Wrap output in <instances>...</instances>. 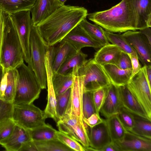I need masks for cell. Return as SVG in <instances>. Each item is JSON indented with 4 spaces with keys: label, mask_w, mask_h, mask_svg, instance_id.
<instances>
[{
    "label": "cell",
    "mask_w": 151,
    "mask_h": 151,
    "mask_svg": "<svg viewBox=\"0 0 151 151\" xmlns=\"http://www.w3.org/2000/svg\"><path fill=\"white\" fill-rule=\"evenodd\" d=\"M118 88L123 107L132 113L150 119L143 107L129 90L127 85L119 86Z\"/></svg>",
    "instance_id": "cell-23"
},
{
    "label": "cell",
    "mask_w": 151,
    "mask_h": 151,
    "mask_svg": "<svg viewBox=\"0 0 151 151\" xmlns=\"http://www.w3.org/2000/svg\"><path fill=\"white\" fill-rule=\"evenodd\" d=\"M62 6L58 0H37L30 10L33 25L37 26Z\"/></svg>",
    "instance_id": "cell-16"
},
{
    "label": "cell",
    "mask_w": 151,
    "mask_h": 151,
    "mask_svg": "<svg viewBox=\"0 0 151 151\" xmlns=\"http://www.w3.org/2000/svg\"><path fill=\"white\" fill-rule=\"evenodd\" d=\"M74 79L72 70L67 74L52 73V82L55 95L62 93L71 88Z\"/></svg>",
    "instance_id": "cell-27"
},
{
    "label": "cell",
    "mask_w": 151,
    "mask_h": 151,
    "mask_svg": "<svg viewBox=\"0 0 151 151\" xmlns=\"http://www.w3.org/2000/svg\"><path fill=\"white\" fill-rule=\"evenodd\" d=\"M102 66L111 84L119 87L126 85L128 83L132 74V68L122 69L112 64H107Z\"/></svg>",
    "instance_id": "cell-24"
},
{
    "label": "cell",
    "mask_w": 151,
    "mask_h": 151,
    "mask_svg": "<svg viewBox=\"0 0 151 151\" xmlns=\"http://www.w3.org/2000/svg\"><path fill=\"white\" fill-rule=\"evenodd\" d=\"M134 124L130 132L139 136L151 139V120L133 113Z\"/></svg>",
    "instance_id": "cell-32"
},
{
    "label": "cell",
    "mask_w": 151,
    "mask_h": 151,
    "mask_svg": "<svg viewBox=\"0 0 151 151\" xmlns=\"http://www.w3.org/2000/svg\"><path fill=\"white\" fill-rule=\"evenodd\" d=\"M116 115L126 130L131 132L134 124L133 113L122 107Z\"/></svg>",
    "instance_id": "cell-38"
},
{
    "label": "cell",
    "mask_w": 151,
    "mask_h": 151,
    "mask_svg": "<svg viewBox=\"0 0 151 151\" xmlns=\"http://www.w3.org/2000/svg\"><path fill=\"white\" fill-rule=\"evenodd\" d=\"M37 0H0V9L10 14L18 12L29 10Z\"/></svg>",
    "instance_id": "cell-26"
},
{
    "label": "cell",
    "mask_w": 151,
    "mask_h": 151,
    "mask_svg": "<svg viewBox=\"0 0 151 151\" xmlns=\"http://www.w3.org/2000/svg\"><path fill=\"white\" fill-rule=\"evenodd\" d=\"M121 151H151V139L127 131L121 140L115 141Z\"/></svg>",
    "instance_id": "cell-14"
},
{
    "label": "cell",
    "mask_w": 151,
    "mask_h": 151,
    "mask_svg": "<svg viewBox=\"0 0 151 151\" xmlns=\"http://www.w3.org/2000/svg\"><path fill=\"white\" fill-rule=\"evenodd\" d=\"M68 134L84 147H89L88 126L83 120L79 118L71 124L68 128Z\"/></svg>",
    "instance_id": "cell-25"
},
{
    "label": "cell",
    "mask_w": 151,
    "mask_h": 151,
    "mask_svg": "<svg viewBox=\"0 0 151 151\" xmlns=\"http://www.w3.org/2000/svg\"><path fill=\"white\" fill-rule=\"evenodd\" d=\"M73 75L74 79L71 88L70 101L65 114L73 115L83 120L82 111L83 76L77 74Z\"/></svg>",
    "instance_id": "cell-12"
},
{
    "label": "cell",
    "mask_w": 151,
    "mask_h": 151,
    "mask_svg": "<svg viewBox=\"0 0 151 151\" xmlns=\"http://www.w3.org/2000/svg\"><path fill=\"white\" fill-rule=\"evenodd\" d=\"M60 3L62 5H64L65 2L67 0H58Z\"/></svg>",
    "instance_id": "cell-51"
},
{
    "label": "cell",
    "mask_w": 151,
    "mask_h": 151,
    "mask_svg": "<svg viewBox=\"0 0 151 151\" xmlns=\"http://www.w3.org/2000/svg\"><path fill=\"white\" fill-rule=\"evenodd\" d=\"M19 151H38L35 142L32 139L24 143Z\"/></svg>",
    "instance_id": "cell-46"
},
{
    "label": "cell",
    "mask_w": 151,
    "mask_h": 151,
    "mask_svg": "<svg viewBox=\"0 0 151 151\" xmlns=\"http://www.w3.org/2000/svg\"><path fill=\"white\" fill-rule=\"evenodd\" d=\"M24 61L22 45L9 14L6 21L1 50L0 65L3 72L16 68Z\"/></svg>",
    "instance_id": "cell-3"
},
{
    "label": "cell",
    "mask_w": 151,
    "mask_h": 151,
    "mask_svg": "<svg viewBox=\"0 0 151 151\" xmlns=\"http://www.w3.org/2000/svg\"><path fill=\"white\" fill-rule=\"evenodd\" d=\"M15 125L12 118L6 119L0 123V142L10 135Z\"/></svg>",
    "instance_id": "cell-40"
},
{
    "label": "cell",
    "mask_w": 151,
    "mask_h": 151,
    "mask_svg": "<svg viewBox=\"0 0 151 151\" xmlns=\"http://www.w3.org/2000/svg\"><path fill=\"white\" fill-rule=\"evenodd\" d=\"M71 88L62 93L56 95V111L58 121L64 116L67 110L70 101Z\"/></svg>",
    "instance_id": "cell-35"
},
{
    "label": "cell",
    "mask_w": 151,
    "mask_h": 151,
    "mask_svg": "<svg viewBox=\"0 0 151 151\" xmlns=\"http://www.w3.org/2000/svg\"><path fill=\"white\" fill-rule=\"evenodd\" d=\"M32 139L34 141H41L58 139L57 131L48 124L28 130Z\"/></svg>",
    "instance_id": "cell-30"
},
{
    "label": "cell",
    "mask_w": 151,
    "mask_h": 151,
    "mask_svg": "<svg viewBox=\"0 0 151 151\" xmlns=\"http://www.w3.org/2000/svg\"><path fill=\"white\" fill-rule=\"evenodd\" d=\"M122 107L118 87L111 83L108 88L106 96L100 112L106 119L117 114Z\"/></svg>",
    "instance_id": "cell-18"
},
{
    "label": "cell",
    "mask_w": 151,
    "mask_h": 151,
    "mask_svg": "<svg viewBox=\"0 0 151 151\" xmlns=\"http://www.w3.org/2000/svg\"><path fill=\"white\" fill-rule=\"evenodd\" d=\"M136 51L143 66L151 65V45L140 32L129 30L122 34Z\"/></svg>",
    "instance_id": "cell-10"
},
{
    "label": "cell",
    "mask_w": 151,
    "mask_h": 151,
    "mask_svg": "<svg viewBox=\"0 0 151 151\" xmlns=\"http://www.w3.org/2000/svg\"><path fill=\"white\" fill-rule=\"evenodd\" d=\"M3 74V69L2 67L0 65V87L1 80Z\"/></svg>",
    "instance_id": "cell-50"
},
{
    "label": "cell",
    "mask_w": 151,
    "mask_h": 151,
    "mask_svg": "<svg viewBox=\"0 0 151 151\" xmlns=\"http://www.w3.org/2000/svg\"><path fill=\"white\" fill-rule=\"evenodd\" d=\"M49 46L39 32L37 27L32 25L29 40L30 59L28 65L36 76L42 89L46 88L47 76L45 55Z\"/></svg>",
    "instance_id": "cell-5"
},
{
    "label": "cell",
    "mask_w": 151,
    "mask_h": 151,
    "mask_svg": "<svg viewBox=\"0 0 151 151\" xmlns=\"http://www.w3.org/2000/svg\"><path fill=\"white\" fill-rule=\"evenodd\" d=\"M12 119L16 124L31 130L45 124L44 111L33 103L14 104Z\"/></svg>",
    "instance_id": "cell-7"
},
{
    "label": "cell",
    "mask_w": 151,
    "mask_h": 151,
    "mask_svg": "<svg viewBox=\"0 0 151 151\" xmlns=\"http://www.w3.org/2000/svg\"><path fill=\"white\" fill-rule=\"evenodd\" d=\"M93 91H83L82 98L83 118H87L96 113L93 99Z\"/></svg>",
    "instance_id": "cell-36"
},
{
    "label": "cell",
    "mask_w": 151,
    "mask_h": 151,
    "mask_svg": "<svg viewBox=\"0 0 151 151\" xmlns=\"http://www.w3.org/2000/svg\"><path fill=\"white\" fill-rule=\"evenodd\" d=\"M116 66L122 69L132 68L131 60L128 54L122 51Z\"/></svg>",
    "instance_id": "cell-42"
},
{
    "label": "cell",
    "mask_w": 151,
    "mask_h": 151,
    "mask_svg": "<svg viewBox=\"0 0 151 151\" xmlns=\"http://www.w3.org/2000/svg\"><path fill=\"white\" fill-rule=\"evenodd\" d=\"M131 59L132 66V73L130 78L138 73L142 67L139 63L137 55L129 54Z\"/></svg>",
    "instance_id": "cell-45"
},
{
    "label": "cell",
    "mask_w": 151,
    "mask_h": 151,
    "mask_svg": "<svg viewBox=\"0 0 151 151\" xmlns=\"http://www.w3.org/2000/svg\"><path fill=\"white\" fill-rule=\"evenodd\" d=\"M32 139L28 130L16 124L10 135L0 142L7 151H19L22 144Z\"/></svg>",
    "instance_id": "cell-21"
},
{
    "label": "cell",
    "mask_w": 151,
    "mask_h": 151,
    "mask_svg": "<svg viewBox=\"0 0 151 151\" xmlns=\"http://www.w3.org/2000/svg\"><path fill=\"white\" fill-rule=\"evenodd\" d=\"M29 10L22 11L9 14L17 33L23 49L24 60L30 59V36L33 22Z\"/></svg>",
    "instance_id": "cell-9"
},
{
    "label": "cell",
    "mask_w": 151,
    "mask_h": 151,
    "mask_svg": "<svg viewBox=\"0 0 151 151\" xmlns=\"http://www.w3.org/2000/svg\"><path fill=\"white\" fill-rule=\"evenodd\" d=\"M104 119L101 118L99 114L96 113L92 114L87 118H83L84 122L89 127H93L103 122Z\"/></svg>",
    "instance_id": "cell-44"
},
{
    "label": "cell",
    "mask_w": 151,
    "mask_h": 151,
    "mask_svg": "<svg viewBox=\"0 0 151 151\" xmlns=\"http://www.w3.org/2000/svg\"><path fill=\"white\" fill-rule=\"evenodd\" d=\"M134 12L139 30L151 27V0H127Z\"/></svg>",
    "instance_id": "cell-20"
},
{
    "label": "cell",
    "mask_w": 151,
    "mask_h": 151,
    "mask_svg": "<svg viewBox=\"0 0 151 151\" xmlns=\"http://www.w3.org/2000/svg\"><path fill=\"white\" fill-rule=\"evenodd\" d=\"M108 41L119 47L122 51L129 54L137 55L135 50L122 34H115L104 30Z\"/></svg>",
    "instance_id": "cell-33"
},
{
    "label": "cell",
    "mask_w": 151,
    "mask_h": 151,
    "mask_svg": "<svg viewBox=\"0 0 151 151\" xmlns=\"http://www.w3.org/2000/svg\"><path fill=\"white\" fill-rule=\"evenodd\" d=\"M52 73L57 72L64 62L77 51L70 44L62 40L49 47Z\"/></svg>",
    "instance_id": "cell-11"
},
{
    "label": "cell",
    "mask_w": 151,
    "mask_h": 151,
    "mask_svg": "<svg viewBox=\"0 0 151 151\" xmlns=\"http://www.w3.org/2000/svg\"><path fill=\"white\" fill-rule=\"evenodd\" d=\"M127 86L151 120V88L143 67L130 79Z\"/></svg>",
    "instance_id": "cell-8"
},
{
    "label": "cell",
    "mask_w": 151,
    "mask_h": 151,
    "mask_svg": "<svg viewBox=\"0 0 151 151\" xmlns=\"http://www.w3.org/2000/svg\"><path fill=\"white\" fill-rule=\"evenodd\" d=\"M18 79L13 104L33 103L39 97L42 88L35 73L24 62L16 68Z\"/></svg>",
    "instance_id": "cell-4"
},
{
    "label": "cell",
    "mask_w": 151,
    "mask_h": 151,
    "mask_svg": "<svg viewBox=\"0 0 151 151\" xmlns=\"http://www.w3.org/2000/svg\"><path fill=\"white\" fill-rule=\"evenodd\" d=\"M87 55L79 50L70 56L62 64L58 73L63 74H67L76 68L78 69L84 64L87 60Z\"/></svg>",
    "instance_id": "cell-28"
},
{
    "label": "cell",
    "mask_w": 151,
    "mask_h": 151,
    "mask_svg": "<svg viewBox=\"0 0 151 151\" xmlns=\"http://www.w3.org/2000/svg\"><path fill=\"white\" fill-rule=\"evenodd\" d=\"M72 71L73 74L83 76V91H93L109 86L111 84L102 66L93 58L87 60L81 68H73Z\"/></svg>",
    "instance_id": "cell-6"
},
{
    "label": "cell",
    "mask_w": 151,
    "mask_h": 151,
    "mask_svg": "<svg viewBox=\"0 0 151 151\" xmlns=\"http://www.w3.org/2000/svg\"><path fill=\"white\" fill-rule=\"evenodd\" d=\"M63 40L69 42L77 51L86 47L97 49L102 46L100 43L92 39L79 24L72 29Z\"/></svg>",
    "instance_id": "cell-13"
},
{
    "label": "cell",
    "mask_w": 151,
    "mask_h": 151,
    "mask_svg": "<svg viewBox=\"0 0 151 151\" xmlns=\"http://www.w3.org/2000/svg\"><path fill=\"white\" fill-rule=\"evenodd\" d=\"M18 79L16 68L3 73L0 84V99L13 103Z\"/></svg>",
    "instance_id": "cell-19"
},
{
    "label": "cell",
    "mask_w": 151,
    "mask_h": 151,
    "mask_svg": "<svg viewBox=\"0 0 151 151\" xmlns=\"http://www.w3.org/2000/svg\"><path fill=\"white\" fill-rule=\"evenodd\" d=\"M88 19L106 31L124 32L139 30L133 9L127 0L105 10L88 14Z\"/></svg>",
    "instance_id": "cell-2"
},
{
    "label": "cell",
    "mask_w": 151,
    "mask_h": 151,
    "mask_svg": "<svg viewBox=\"0 0 151 151\" xmlns=\"http://www.w3.org/2000/svg\"><path fill=\"white\" fill-rule=\"evenodd\" d=\"M145 75L149 85L151 83V65L143 66Z\"/></svg>",
    "instance_id": "cell-49"
},
{
    "label": "cell",
    "mask_w": 151,
    "mask_h": 151,
    "mask_svg": "<svg viewBox=\"0 0 151 151\" xmlns=\"http://www.w3.org/2000/svg\"><path fill=\"white\" fill-rule=\"evenodd\" d=\"M111 141L120 140L123 137L127 130L116 114L105 119Z\"/></svg>",
    "instance_id": "cell-31"
},
{
    "label": "cell",
    "mask_w": 151,
    "mask_h": 151,
    "mask_svg": "<svg viewBox=\"0 0 151 151\" xmlns=\"http://www.w3.org/2000/svg\"><path fill=\"white\" fill-rule=\"evenodd\" d=\"M45 59L47 72V103L44 111L46 118H52L57 123L58 120L56 111V97L52 82V73L48 50L46 54Z\"/></svg>",
    "instance_id": "cell-17"
},
{
    "label": "cell",
    "mask_w": 151,
    "mask_h": 151,
    "mask_svg": "<svg viewBox=\"0 0 151 151\" xmlns=\"http://www.w3.org/2000/svg\"><path fill=\"white\" fill-rule=\"evenodd\" d=\"M121 151L120 149L115 141H111L103 147L99 151Z\"/></svg>",
    "instance_id": "cell-47"
},
{
    "label": "cell",
    "mask_w": 151,
    "mask_h": 151,
    "mask_svg": "<svg viewBox=\"0 0 151 151\" xmlns=\"http://www.w3.org/2000/svg\"><path fill=\"white\" fill-rule=\"evenodd\" d=\"M2 9H0V65L2 45L3 38L4 28L6 21L9 15Z\"/></svg>",
    "instance_id": "cell-43"
},
{
    "label": "cell",
    "mask_w": 151,
    "mask_h": 151,
    "mask_svg": "<svg viewBox=\"0 0 151 151\" xmlns=\"http://www.w3.org/2000/svg\"><path fill=\"white\" fill-rule=\"evenodd\" d=\"M56 134L58 139L73 151H85V147L72 137L59 131Z\"/></svg>",
    "instance_id": "cell-37"
},
{
    "label": "cell",
    "mask_w": 151,
    "mask_h": 151,
    "mask_svg": "<svg viewBox=\"0 0 151 151\" xmlns=\"http://www.w3.org/2000/svg\"><path fill=\"white\" fill-rule=\"evenodd\" d=\"M122 51L116 45L109 43L100 48L95 53L93 59L102 66L107 64L117 66Z\"/></svg>",
    "instance_id": "cell-22"
},
{
    "label": "cell",
    "mask_w": 151,
    "mask_h": 151,
    "mask_svg": "<svg viewBox=\"0 0 151 151\" xmlns=\"http://www.w3.org/2000/svg\"><path fill=\"white\" fill-rule=\"evenodd\" d=\"M88 14L83 7L64 5L36 27L47 44L51 46L62 41Z\"/></svg>",
    "instance_id": "cell-1"
},
{
    "label": "cell",
    "mask_w": 151,
    "mask_h": 151,
    "mask_svg": "<svg viewBox=\"0 0 151 151\" xmlns=\"http://www.w3.org/2000/svg\"><path fill=\"white\" fill-rule=\"evenodd\" d=\"M89 147L87 151H98L111 141L105 119L101 123L88 129Z\"/></svg>",
    "instance_id": "cell-15"
},
{
    "label": "cell",
    "mask_w": 151,
    "mask_h": 151,
    "mask_svg": "<svg viewBox=\"0 0 151 151\" xmlns=\"http://www.w3.org/2000/svg\"><path fill=\"white\" fill-rule=\"evenodd\" d=\"M34 142L38 151H73L58 139Z\"/></svg>",
    "instance_id": "cell-34"
},
{
    "label": "cell",
    "mask_w": 151,
    "mask_h": 151,
    "mask_svg": "<svg viewBox=\"0 0 151 151\" xmlns=\"http://www.w3.org/2000/svg\"><path fill=\"white\" fill-rule=\"evenodd\" d=\"M14 104L0 99V123L8 118H12Z\"/></svg>",
    "instance_id": "cell-41"
},
{
    "label": "cell",
    "mask_w": 151,
    "mask_h": 151,
    "mask_svg": "<svg viewBox=\"0 0 151 151\" xmlns=\"http://www.w3.org/2000/svg\"><path fill=\"white\" fill-rule=\"evenodd\" d=\"M79 24L92 39L102 46L110 43L105 35L104 30L100 26L90 23L86 18L82 20Z\"/></svg>",
    "instance_id": "cell-29"
},
{
    "label": "cell",
    "mask_w": 151,
    "mask_h": 151,
    "mask_svg": "<svg viewBox=\"0 0 151 151\" xmlns=\"http://www.w3.org/2000/svg\"><path fill=\"white\" fill-rule=\"evenodd\" d=\"M150 27H147L139 30L147 38L150 44L151 45V28Z\"/></svg>",
    "instance_id": "cell-48"
},
{
    "label": "cell",
    "mask_w": 151,
    "mask_h": 151,
    "mask_svg": "<svg viewBox=\"0 0 151 151\" xmlns=\"http://www.w3.org/2000/svg\"><path fill=\"white\" fill-rule=\"evenodd\" d=\"M108 87L101 88L93 91V101L96 113L98 114H99L100 109L105 100Z\"/></svg>",
    "instance_id": "cell-39"
}]
</instances>
